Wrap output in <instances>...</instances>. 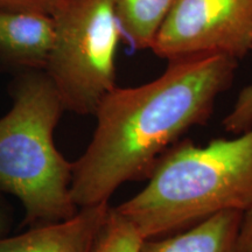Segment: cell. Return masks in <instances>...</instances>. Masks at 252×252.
Wrapping results in <instances>:
<instances>
[{
    "label": "cell",
    "mask_w": 252,
    "mask_h": 252,
    "mask_svg": "<svg viewBox=\"0 0 252 252\" xmlns=\"http://www.w3.org/2000/svg\"><path fill=\"white\" fill-rule=\"evenodd\" d=\"M237 67V60L225 55L172 60L153 81L113 88L94 113L89 145L72 162L75 206L109 203L121 186L149 178L186 132L209 121Z\"/></svg>",
    "instance_id": "6da1fadb"
},
{
    "label": "cell",
    "mask_w": 252,
    "mask_h": 252,
    "mask_svg": "<svg viewBox=\"0 0 252 252\" xmlns=\"http://www.w3.org/2000/svg\"><path fill=\"white\" fill-rule=\"evenodd\" d=\"M139 193L115 207L144 239L162 237L222 212L252 207V127L206 146L176 143Z\"/></svg>",
    "instance_id": "7a4b0ae2"
},
{
    "label": "cell",
    "mask_w": 252,
    "mask_h": 252,
    "mask_svg": "<svg viewBox=\"0 0 252 252\" xmlns=\"http://www.w3.org/2000/svg\"><path fill=\"white\" fill-rule=\"evenodd\" d=\"M12 108L0 118V189L23 204L28 228L69 219L72 162L56 149L54 132L65 111L43 70L17 72Z\"/></svg>",
    "instance_id": "3957f363"
},
{
    "label": "cell",
    "mask_w": 252,
    "mask_h": 252,
    "mask_svg": "<svg viewBox=\"0 0 252 252\" xmlns=\"http://www.w3.org/2000/svg\"><path fill=\"white\" fill-rule=\"evenodd\" d=\"M53 43L43 71L65 111L94 116L117 87L118 45L123 34L112 0H58L50 14Z\"/></svg>",
    "instance_id": "277c9868"
},
{
    "label": "cell",
    "mask_w": 252,
    "mask_h": 252,
    "mask_svg": "<svg viewBox=\"0 0 252 252\" xmlns=\"http://www.w3.org/2000/svg\"><path fill=\"white\" fill-rule=\"evenodd\" d=\"M151 50L167 61L252 50V0H174Z\"/></svg>",
    "instance_id": "5b68a950"
},
{
    "label": "cell",
    "mask_w": 252,
    "mask_h": 252,
    "mask_svg": "<svg viewBox=\"0 0 252 252\" xmlns=\"http://www.w3.org/2000/svg\"><path fill=\"white\" fill-rule=\"evenodd\" d=\"M109 203L80 208L69 219L0 237V252H90Z\"/></svg>",
    "instance_id": "8992f818"
},
{
    "label": "cell",
    "mask_w": 252,
    "mask_h": 252,
    "mask_svg": "<svg viewBox=\"0 0 252 252\" xmlns=\"http://www.w3.org/2000/svg\"><path fill=\"white\" fill-rule=\"evenodd\" d=\"M52 17L0 11V68L43 70L52 48Z\"/></svg>",
    "instance_id": "52a82bcc"
},
{
    "label": "cell",
    "mask_w": 252,
    "mask_h": 252,
    "mask_svg": "<svg viewBox=\"0 0 252 252\" xmlns=\"http://www.w3.org/2000/svg\"><path fill=\"white\" fill-rule=\"evenodd\" d=\"M242 215L222 212L175 234L144 239L139 252H237Z\"/></svg>",
    "instance_id": "ba28073f"
},
{
    "label": "cell",
    "mask_w": 252,
    "mask_h": 252,
    "mask_svg": "<svg viewBox=\"0 0 252 252\" xmlns=\"http://www.w3.org/2000/svg\"><path fill=\"white\" fill-rule=\"evenodd\" d=\"M123 36L135 50L150 49L174 0H112Z\"/></svg>",
    "instance_id": "9c48e42d"
},
{
    "label": "cell",
    "mask_w": 252,
    "mask_h": 252,
    "mask_svg": "<svg viewBox=\"0 0 252 252\" xmlns=\"http://www.w3.org/2000/svg\"><path fill=\"white\" fill-rule=\"evenodd\" d=\"M144 238L115 207H110L90 252H139Z\"/></svg>",
    "instance_id": "30bf717a"
},
{
    "label": "cell",
    "mask_w": 252,
    "mask_h": 252,
    "mask_svg": "<svg viewBox=\"0 0 252 252\" xmlns=\"http://www.w3.org/2000/svg\"><path fill=\"white\" fill-rule=\"evenodd\" d=\"M222 125L226 132L234 134L243 133L252 127V84L239 91L234 106L223 118Z\"/></svg>",
    "instance_id": "8fae6325"
},
{
    "label": "cell",
    "mask_w": 252,
    "mask_h": 252,
    "mask_svg": "<svg viewBox=\"0 0 252 252\" xmlns=\"http://www.w3.org/2000/svg\"><path fill=\"white\" fill-rule=\"evenodd\" d=\"M56 4L58 0H0V11L50 15Z\"/></svg>",
    "instance_id": "7c38bea8"
},
{
    "label": "cell",
    "mask_w": 252,
    "mask_h": 252,
    "mask_svg": "<svg viewBox=\"0 0 252 252\" xmlns=\"http://www.w3.org/2000/svg\"><path fill=\"white\" fill-rule=\"evenodd\" d=\"M237 252H252V207L242 215L239 225Z\"/></svg>",
    "instance_id": "4fadbf2b"
},
{
    "label": "cell",
    "mask_w": 252,
    "mask_h": 252,
    "mask_svg": "<svg viewBox=\"0 0 252 252\" xmlns=\"http://www.w3.org/2000/svg\"><path fill=\"white\" fill-rule=\"evenodd\" d=\"M5 194L0 189V237L8 235L13 224V210L5 198Z\"/></svg>",
    "instance_id": "5bb4252c"
}]
</instances>
